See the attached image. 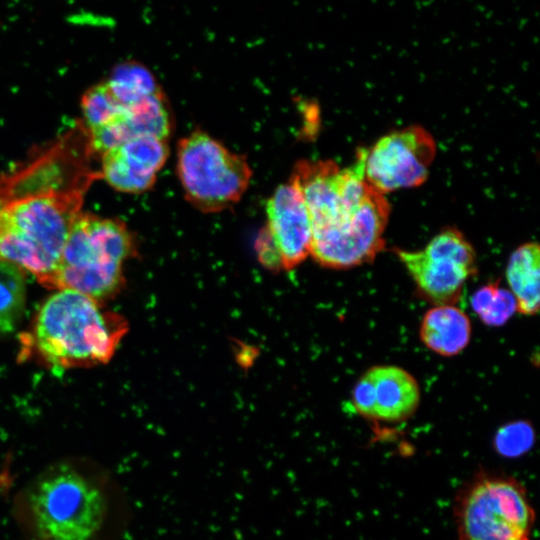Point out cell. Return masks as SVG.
<instances>
[{
  "label": "cell",
  "instance_id": "10",
  "mask_svg": "<svg viewBox=\"0 0 540 540\" xmlns=\"http://www.w3.org/2000/svg\"><path fill=\"white\" fill-rule=\"evenodd\" d=\"M420 388L405 369L379 365L368 369L356 382L351 402L356 413L374 423L407 421L420 404Z\"/></svg>",
  "mask_w": 540,
  "mask_h": 540
},
{
  "label": "cell",
  "instance_id": "15",
  "mask_svg": "<svg viewBox=\"0 0 540 540\" xmlns=\"http://www.w3.org/2000/svg\"><path fill=\"white\" fill-rule=\"evenodd\" d=\"M536 242L519 246L511 254L506 277L513 294L517 311L523 315H534L539 310L540 298V253Z\"/></svg>",
  "mask_w": 540,
  "mask_h": 540
},
{
  "label": "cell",
  "instance_id": "4",
  "mask_svg": "<svg viewBox=\"0 0 540 540\" xmlns=\"http://www.w3.org/2000/svg\"><path fill=\"white\" fill-rule=\"evenodd\" d=\"M127 329L120 315L97 300L58 290L40 307L27 346L54 368L90 367L111 359Z\"/></svg>",
  "mask_w": 540,
  "mask_h": 540
},
{
  "label": "cell",
  "instance_id": "17",
  "mask_svg": "<svg viewBox=\"0 0 540 540\" xmlns=\"http://www.w3.org/2000/svg\"><path fill=\"white\" fill-rule=\"evenodd\" d=\"M26 287L22 269L0 258V334L11 332L25 308Z\"/></svg>",
  "mask_w": 540,
  "mask_h": 540
},
{
  "label": "cell",
  "instance_id": "5",
  "mask_svg": "<svg viewBox=\"0 0 540 540\" xmlns=\"http://www.w3.org/2000/svg\"><path fill=\"white\" fill-rule=\"evenodd\" d=\"M134 248L122 221L81 212L46 287L73 290L97 301L112 296L123 283V265Z\"/></svg>",
  "mask_w": 540,
  "mask_h": 540
},
{
  "label": "cell",
  "instance_id": "8",
  "mask_svg": "<svg viewBox=\"0 0 540 540\" xmlns=\"http://www.w3.org/2000/svg\"><path fill=\"white\" fill-rule=\"evenodd\" d=\"M420 291L439 305H452L476 272V254L464 235L447 228L417 251L396 249Z\"/></svg>",
  "mask_w": 540,
  "mask_h": 540
},
{
  "label": "cell",
  "instance_id": "7",
  "mask_svg": "<svg viewBox=\"0 0 540 540\" xmlns=\"http://www.w3.org/2000/svg\"><path fill=\"white\" fill-rule=\"evenodd\" d=\"M177 173L186 199L203 212H217L236 203L252 175L243 156L202 131L179 141Z\"/></svg>",
  "mask_w": 540,
  "mask_h": 540
},
{
  "label": "cell",
  "instance_id": "19",
  "mask_svg": "<svg viewBox=\"0 0 540 540\" xmlns=\"http://www.w3.org/2000/svg\"><path fill=\"white\" fill-rule=\"evenodd\" d=\"M83 126L87 130L98 128L120 114L124 109L113 97L105 82L89 88L81 100Z\"/></svg>",
  "mask_w": 540,
  "mask_h": 540
},
{
  "label": "cell",
  "instance_id": "3",
  "mask_svg": "<svg viewBox=\"0 0 540 540\" xmlns=\"http://www.w3.org/2000/svg\"><path fill=\"white\" fill-rule=\"evenodd\" d=\"M109 475L84 460L48 466L17 495L15 517L28 540H108L121 504Z\"/></svg>",
  "mask_w": 540,
  "mask_h": 540
},
{
  "label": "cell",
  "instance_id": "12",
  "mask_svg": "<svg viewBox=\"0 0 540 540\" xmlns=\"http://www.w3.org/2000/svg\"><path fill=\"white\" fill-rule=\"evenodd\" d=\"M168 153L163 139L152 136L132 138L100 155V177L120 192H144L154 185Z\"/></svg>",
  "mask_w": 540,
  "mask_h": 540
},
{
  "label": "cell",
  "instance_id": "14",
  "mask_svg": "<svg viewBox=\"0 0 540 540\" xmlns=\"http://www.w3.org/2000/svg\"><path fill=\"white\" fill-rule=\"evenodd\" d=\"M471 337L469 317L454 305L429 309L420 325L421 341L442 356H454L468 345Z\"/></svg>",
  "mask_w": 540,
  "mask_h": 540
},
{
  "label": "cell",
  "instance_id": "13",
  "mask_svg": "<svg viewBox=\"0 0 540 540\" xmlns=\"http://www.w3.org/2000/svg\"><path fill=\"white\" fill-rule=\"evenodd\" d=\"M171 128V115L162 92H159L125 108L108 123L86 130L92 151L101 155L135 137L166 140Z\"/></svg>",
  "mask_w": 540,
  "mask_h": 540
},
{
  "label": "cell",
  "instance_id": "18",
  "mask_svg": "<svg viewBox=\"0 0 540 540\" xmlns=\"http://www.w3.org/2000/svg\"><path fill=\"white\" fill-rule=\"evenodd\" d=\"M471 306L482 322L493 327L504 325L517 311L513 294L498 282L489 283L475 291Z\"/></svg>",
  "mask_w": 540,
  "mask_h": 540
},
{
  "label": "cell",
  "instance_id": "20",
  "mask_svg": "<svg viewBox=\"0 0 540 540\" xmlns=\"http://www.w3.org/2000/svg\"><path fill=\"white\" fill-rule=\"evenodd\" d=\"M535 433L526 421H514L501 426L493 440L494 449L503 457H518L527 453L533 446Z\"/></svg>",
  "mask_w": 540,
  "mask_h": 540
},
{
  "label": "cell",
  "instance_id": "6",
  "mask_svg": "<svg viewBox=\"0 0 540 540\" xmlns=\"http://www.w3.org/2000/svg\"><path fill=\"white\" fill-rule=\"evenodd\" d=\"M457 540H532L536 511L514 476L480 471L458 491L453 506Z\"/></svg>",
  "mask_w": 540,
  "mask_h": 540
},
{
  "label": "cell",
  "instance_id": "9",
  "mask_svg": "<svg viewBox=\"0 0 540 540\" xmlns=\"http://www.w3.org/2000/svg\"><path fill=\"white\" fill-rule=\"evenodd\" d=\"M436 143L420 126H410L381 137L364 154L365 181L385 195L421 185L428 177Z\"/></svg>",
  "mask_w": 540,
  "mask_h": 540
},
{
  "label": "cell",
  "instance_id": "16",
  "mask_svg": "<svg viewBox=\"0 0 540 540\" xmlns=\"http://www.w3.org/2000/svg\"><path fill=\"white\" fill-rule=\"evenodd\" d=\"M104 82L123 109L161 92L152 73L135 62L119 64Z\"/></svg>",
  "mask_w": 540,
  "mask_h": 540
},
{
  "label": "cell",
  "instance_id": "11",
  "mask_svg": "<svg viewBox=\"0 0 540 540\" xmlns=\"http://www.w3.org/2000/svg\"><path fill=\"white\" fill-rule=\"evenodd\" d=\"M266 234L285 270L294 269L310 254L312 229L303 196L292 182L277 187L266 205Z\"/></svg>",
  "mask_w": 540,
  "mask_h": 540
},
{
  "label": "cell",
  "instance_id": "2",
  "mask_svg": "<svg viewBox=\"0 0 540 540\" xmlns=\"http://www.w3.org/2000/svg\"><path fill=\"white\" fill-rule=\"evenodd\" d=\"M365 149L340 168L331 160L306 161L293 173L312 229L310 255L321 265L347 269L368 263L383 249L390 206L364 178Z\"/></svg>",
  "mask_w": 540,
  "mask_h": 540
},
{
  "label": "cell",
  "instance_id": "1",
  "mask_svg": "<svg viewBox=\"0 0 540 540\" xmlns=\"http://www.w3.org/2000/svg\"><path fill=\"white\" fill-rule=\"evenodd\" d=\"M80 123L0 176V258L47 286L84 196L100 177Z\"/></svg>",
  "mask_w": 540,
  "mask_h": 540
}]
</instances>
